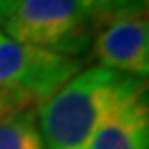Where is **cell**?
Wrapping results in <instances>:
<instances>
[{"mask_svg": "<svg viewBox=\"0 0 149 149\" xmlns=\"http://www.w3.org/2000/svg\"><path fill=\"white\" fill-rule=\"evenodd\" d=\"M84 65L86 58L24 45L0 31V88L22 95L33 106L52 97Z\"/></svg>", "mask_w": 149, "mask_h": 149, "instance_id": "obj_4", "label": "cell"}, {"mask_svg": "<svg viewBox=\"0 0 149 149\" xmlns=\"http://www.w3.org/2000/svg\"><path fill=\"white\" fill-rule=\"evenodd\" d=\"M13 2L15 0H0V25H2L4 20L7 18L9 11H11V7H13Z\"/></svg>", "mask_w": 149, "mask_h": 149, "instance_id": "obj_9", "label": "cell"}, {"mask_svg": "<svg viewBox=\"0 0 149 149\" xmlns=\"http://www.w3.org/2000/svg\"><path fill=\"white\" fill-rule=\"evenodd\" d=\"M147 88L146 79L92 65L36 106L45 149H86L108 113L131 95Z\"/></svg>", "mask_w": 149, "mask_h": 149, "instance_id": "obj_1", "label": "cell"}, {"mask_svg": "<svg viewBox=\"0 0 149 149\" xmlns=\"http://www.w3.org/2000/svg\"><path fill=\"white\" fill-rule=\"evenodd\" d=\"M88 54L95 65L146 79L149 74L146 0H130L95 13Z\"/></svg>", "mask_w": 149, "mask_h": 149, "instance_id": "obj_3", "label": "cell"}, {"mask_svg": "<svg viewBox=\"0 0 149 149\" xmlns=\"http://www.w3.org/2000/svg\"><path fill=\"white\" fill-rule=\"evenodd\" d=\"M0 149H45L38 127L36 106L20 110L0 124Z\"/></svg>", "mask_w": 149, "mask_h": 149, "instance_id": "obj_6", "label": "cell"}, {"mask_svg": "<svg viewBox=\"0 0 149 149\" xmlns=\"http://www.w3.org/2000/svg\"><path fill=\"white\" fill-rule=\"evenodd\" d=\"M86 149H149L147 88L113 108L90 138Z\"/></svg>", "mask_w": 149, "mask_h": 149, "instance_id": "obj_5", "label": "cell"}, {"mask_svg": "<svg viewBox=\"0 0 149 149\" xmlns=\"http://www.w3.org/2000/svg\"><path fill=\"white\" fill-rule=\"evenodd\" d=\"M33 106L27 99H24L22 95H18L11 90L0 88V124H4L9 117H13L16 111Z\"/></svg>", "mask_w": 149, "mask_h": 149, "instance_id": "obj_7", "label": "cell"}, {"mask_svg": "<svg viewBox=\"0 0 149 149\" xmlns=\"http://www.w3.org/2000/svg\"><path fill=\"white\" fill-rule=\"evenodd\" d=\"M86 2L93 7V11H95V13H99V11H104V9L115 7V6H119V4L130 2V0H86Z\"/></svg>", "mask_w": 149, "mask_h": 149, "instance_id": "obj_8", "label": "cell"}, {"mask_svg": "<svg viewBox=\"0 0 149 149\" xmlns=\"http://www.w3.org/2000/svg\"><path fill=\"white\" fill-rule=\"evenodd\" d=\"M95 11L86 0H15L2 34L24 45L86 58Z\"/></svg>", "mask_w": 149, "mask_h": 149, "instance_id": "obj_2", "label": "cell"}]
</instances>
